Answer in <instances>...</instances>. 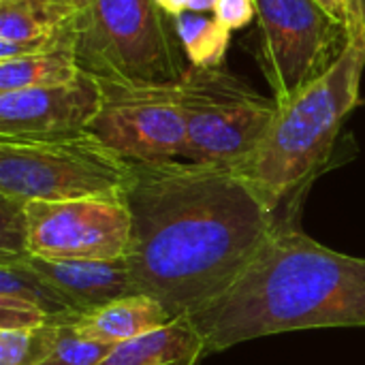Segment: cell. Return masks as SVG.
<instances>
[{
    "instance_id": "26",
    "label": "cell",
    "mask_w": 365,
    "mask_h": 365,
    "mask_svg": "<svg viewBox=\"0 0 365 365\" xmlns=\"http://www.w3.org/2000/svg\"><path fill=\"white\" fill-rule=\"evenodd\" d=\"M218 0H188V11L195 13H214Z\"/></svg>"
},
{
    "instance_id": "15",
    "label": "cell",
    "mask_w": 365,
    "mask_h": 365,
    "mask_svg": "<svg viewBox=\"0 0 365 365\" xmlns=\"http://www.w3.org/2000/svg\"><path fill=\"white\" fill-rule=\"evenodd\" d=\"M81 75L75 49L60 47L49 51L24 53L0 60V94L30 88H45L73 81Z\"/></svg>"
},
{
    "instance_id": "1",
    "label": "cell",
    "mask_w": 365,
    "mask_h": 365,
    "mask_svg": "<svg viewBox=\"0 0 365 365\" xmlns=\"http://www.w3.org/2000/svg\"><path fill=\"white\" fill-rule=\"evenodd\" d=\"M124 201L133 291L160 302L171 319L220 297L284 225L235 171L190 160L133 163Z\"/></svg>"
},
{
    "instance_id": "21",
    "label": "cell",
    "mask_w": 365,
    "mask_h": 365,
    "mask_svg": "<svg viewBox=\"0 0 365 365\" xmlns=\"http://www.w3.org/2000/svg\"><path fill=\"white\" fill-rule=\"evenodd\" d=\"M53 323L45 312L13 297H0V331L6 329H34Z\"/></svg>"
},
{
    "instance_id": "23",
    "label": "cell",
    "mask_w": 365,
    "mask_h": 365,
    "mask_svg": "<svg viewBox=\"0 0 365 365\" xmlns=\"http://www.w3.org/2000/svg\"><path fill=\"white\" fill-rule=\"evenodd\" d=\"M329 15H334L338 21H342L349 30V21H351V2L349 0H317Z\"/></svg>"
},
{
    "instance_id": "22",
    "label": "cell",
    "mask_w": 365,
    "mask_h": 365,
    "mask_svg": "<svg viewBox=\"0 0 365 365\" xmlns=\"http://www.w3.org/2000/svg\"><path fill=\"white\" fill-rule=\"evenodd\" d=\"M214 17L227 26L231 32L246 28L257 17V2L255 0H218L214 9Z\"/></svg>"
},
{
    "instance_id": "11",
    "label": "cell",
    "mask_w": 365,
    "mask_h": 365,
    "mask_svg": "<svg viewBox=\"0 0 365 365\" xmlns=\"http://www.w3.org/2000/svg\"><path fill=\"white\" fill-rule=\"evenodd\" d=\"M83 0H0V60L68 47Z\"/></svg>"
},
{
    "instance_id": "6",
    "label": "cell",
    "mask_w": 365,
    "mask_h": 365,
    "mask_svg": "<svg viewBox=\"0 0 365 365\" xmlns=\"http://www.w3.org/2000/svg\"><path fill=\"white\" fill-rule=\"evenodd\" d=\"M184 160L240 171L257 152L278 101L222 66H188L180 79Z\"/></svg>"
},
{
    "instance_id": "16",
    "label": "cell",
    "mask_w": 365,
    "mask_h": 365,
    "mask_svg": "<svg viewBox=\"0 0 365 365\" xmlns=\"http://www.w3.org/2000/svg\"><path fill=\"white\" fill-rule=\"evenodd\" d=\"M0 297H13L32 304L53 323H68L81 314L45 276H41L28 263V259L0 263Z\"/></svg>"
},
{
    "instance_id": "20",
    "label": "cell",
    "mask_w": 365,
    "mask_h": 365,
    "mask_svg": "<svg viewBox=\"0 0 365 365\" xmlns=\"http://www.w3.org/2000/svg\"><path fill=\"white\" fill-rule=\"evenodd\" d=\"M111 351H113L111 344L94 342L79 336L71 321L60 327L56 346L41 361V365H101Z\"/></svg>"
},
{
    "instance_id": "12",
    "label": "cell",
    "mask_w": 365,
    "mask_h": 365,
    "mask_svg": "<svg viewBox=\"0 0 365 365\" xmlns=\"http://www.w3.org/2000/svg\"><path fill=\"white\" fill-rule=\"evenodd\" d=\"M28 263L41 276H45L81 314L96 310L113 299L135 295L126 259L47 261L28 257Z\"/></svg>"
},
{
    "instance_id": "10",
    "label": "cell",
    "mask_w": 365,
    "mask_h": 365,
    "mask_svg": "<svg viewBox=\"0 0 365 365\" xmlns=\"http://www.w3.org/2000/svg\"><path fill=\"white\" fill-rule=\"evenodd\" d=\"M101 109V83L83 73L66 83L0 94V139H53L90 128Z\"/></svg>"
},
{
    "instance_id": "8",
    "label": "cell",
    "mask_w": 365,
    "mask_h": 365,
    "mask_svg": "<svg viewBox=\"0 0 365 365\" xmlns=\"http://www.w3.org/2000/svg\"><path fill=\"white\" fill-rule=\"evenodd\" d=\"M98 83L101 109L88 128L94 137L130 163L184 158L180 81L98 79Z\"/></svg>"
},
{
    "instance_id": "18",
    "label": "cell",
    "mask_w": 365,
    "mask_h": 365,
    "mask_svg": "<svg viewBox=\"0 0 365 365\" xmlns=\"http://www.w3.org/2000/svg\"><path fill=\"white\" fill-rule=\"evenodd\" d=\"M62 325L47 323L34 329L0 331V365H41L56 346Z\"/></svg>"
},
{
    "instance_id": "24",
    "label": "cell",
    "mask_w": 365,
    "mask_h": 365,
    "mask_svg": "<svg viewBox=\"0 0 365 365\" xmlns=\"http://www.w3.org/2000/svg\"><path fill=\"white\" fill-rule=\"evenodd\" d=\"M351 2V21H349V36L361 34L365 36V0H349Z\"/></svg>"
},
{
    "instance_id": "4",
    "label": "cell",
    "mask_w": 365,
    "mask_h": 365,
    "mask_svg": "<svg viewBox=\"0 0 365 365\" xmlns=\"http://www.w3.org/2000/svg\"><path fill=\"white\" fill-rule=\"evenodd\" d=\"M75 30L77 64L98 79L167 83L188 68L173 17L156 0H83Z\"/></svg>"
},
{
    "instance_id": "19",
    "label": "cell",
    "mask_w": 365,
    "mask_h": 365,
    "mask_svg": "<svg viewBox=\"0 0 365 365\" xmlns=\"http://www.w3.org/2000/svg\"><path fill=\"white\" fill-rule=\"evenodd\" d=\"M30 255L26 203L0 195V263H15Z\"/></svg>"
},
{
    "instance_id": "14",
    "label": "cell",
    "mask_w": 365,
    "mask_h": 365,
    "mask_svg": "<svg viewBox=\"0 0 365 365\" xmlns=\"http://www.w3.org/2000/svg\"><path fill=\"white\" fill-rule=\"evenodd\" d=\"M207 355L199 329L188 317L115 344L101 365H197Z\"/></svg>"
},
{
    "instance_id": "3",
    "label": "cell",
    "mask_w": 365,
    "mask_h": 365,
    "mask_svg": "<svg viewBox=\"0 0 365 365\" xmlns=\"http://www.w3.org/2000/svg\"><path fill=\"white\" fill-rule=\"evenodd\" d=\"M365 68V36L351 34L334 66L278 101L276 115L252 158L235 171L255 197L284 225H297L312 182L340 152L342 128L359 105Z\"/></svg>"
},
{
    "instance_id": "17",
    "label": "cell",
    "mask_w": 365,
    "mask_h": 365,
    "mask_svg": "<svg viewBox=\"0 0 365 365\" xmlns=\"http://www.w3.org/2000/svg\"><path fill=\"white\" fill-rule=\"evenodd\" d=\"M175 36L188 66H222L231 43V30L214 15L186 11L173 17Z\"/></svg>"
},
{
    "instance_id": "2",
    "label": "cell",
    "mask_w": 365,
    "mask_h": 365,
    "mask_svg": "<svg viewBox=\"0 0 365 365\" xmlns=\"http://www.w3.org/2000/svg\"><path fill=\"white\" fill-rule=\"evenodd\" d=\"M188 319L207 355L289 331L365 327V259L280 225L240 278Z\"/></svg>"
},
{
    "instance_id": "7",
    "label": "cell",
    "mask_w": 365,
    "mask_h": 365,
    "mask_svg": "<svg viewBox=\"0 0 365 365\" xmlns=\"http://www.w3.org/2000/svg\"><path fill=\"white\" fill-rule=\"evenodd\" d=\"M257 60L272 96L284 101L325 75L349 45V30L317 0H255Z\"/></svg>"
},
{
    "instance_id": "5",
    "label": "cell",
    "mask_w": 365,
    "mask_h": 365,
    "mask_svg": "<svg viewBox=\"0 0 365 365\" xmlns=\"http://www.w3.org/2000/svg\"><path fill=\"white\" fill-rule=\"evenodd\" d=\"M133 163L90 130L53 139H0V195L17 201L124 199Z\"/></svg>"
},
{
    "instance_id": "25",
    "label": "cell",
    "mask_w": 365,
    "mask_h": 365,
    "mask_svg": "<svg viewBox=\"0 0 365 365\" xmlns=\"http://www.w3.org/2000/svg\"><path fill=\"white\" fill-rule=\"evenodd\" d=\"M156 4L169 15V17H178L182 13L188 11V0H156Z\"/></svg>"
},
{
    "instance_id": "9",
    "label": "cell",
    "mask_w": 365,
    "mask_h": 365,
    "mask_svg": "<svg viewBox=\"0 0 365 365\" xmlns=\"http://www.w3.org/2000/svg\"><path fill=\"white\" fill-rule=\"evenodd\" d=\"M30 255L47 261H113L130 248V212L124 199L26 203Z\"/></svg>"
},
{
    "instance_id": "13",
    "label": "cell",
    "mask_w": 365,
    "mask_h": 365,
    "mask_svg": "<svg viewBox=\"0 0 365 365\" xmlns=\"http://www.w3.org/2000/svg\"><path fill=\"white\" fill-rule=\"evenodd\" d=\"M171 314L160 302L148 295H126L113 299L96 310L83 312L73 321V327L79 336L103 342V344H122L156 331L171 323Z\"/></svg>"
}]
</instances>
